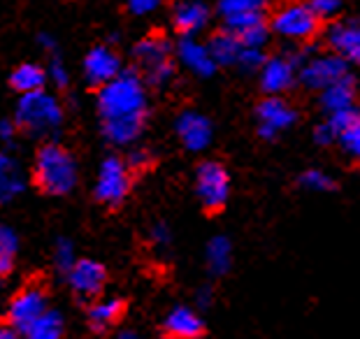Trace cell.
<instances>
[{
	"label": "cell",
	"mask_w": 360,
	"mask_h": 339,
	"mask_svg": "<svg viewBox=\"0 0 360 339\" xmlns=\"http://www.w3.org/2000/svg\"><path fill=\"white\" fill-rule=\"evenodd\" d=\"M98 112L103 133L112 144H130L142 133L147 121V91L137 70L121 72L98 91Z\"/></svg>",
	"instance_id": "1"
},
{
	"label": "cell",
	"mask_w": 360,
	"mask_h": 339,
	"mask_svg": "<svg viewBox=\"0 0 360 339\" xmlns=\"http://www.w3.org/2000/svg\"><path fill=\"white\" fill-rule=\"evenodd\" d=\"M35 184L47 196H68L77 184V165L72 153L60 144L47 142L35 156Z\"/></svg>",
	"instance_id": "2"
},
{
	"label": "cell",
	"mask_w": 360,
	"mask_h": 339,
	"mask_svg": "<svg viewBox=\"0 0 360 339\" xmlns=\"http://www.w3.org/2000/svg\"><path fill=\"white\" fill-rule=\"evenodd\" d=\"M14 121H17L19 130H24V133L33 137H42L60 128V123H63V107L47 91H37V94L19 98Z\"/></svg>",
	"instance_id": "3"
},
{
	"label": "cell",
	"mask_w": 360,
	"mask_h": 339,
	"mask_svg": "<svg viewBox=\"0 0 360 339\" xmlns=\"http://www.w3.org/2000/svg\"><path fill=\"white\" fill-rule=\"evenodd\" d=\"M135 63L137 72L142 75V79L151 84V87H163L172 79L174 75V63H172V47L167 42L165 35L151 33L142 37L135 44Z\"/></svg>",
	"instance_id": "4"
},
{
	"label": "cell",
	"mask_w": 360,
	"mask_h": 339,
	"mask_svg": "<svg viewBox=\"0 0 360 339\" xmlns=\"http://www.w3.org/2000/svg\"><path fill=\"white\" fill-rule=\"evenodd\" d=\"M321 19L316 12L311 10L309 3H300V0H286L277 12L272 14V28L286 40L307 42L319 33Z\"/></svg>",
	"instance_id": "5"
},
{
	"label": "cell",
	"mask_w": 360,
	"mask_h": 339,
	"mask_svg": "<svg viewBox=\"0 0 360 339\" xmlns=\"http://www.w3.org/2000/svg\"><path fill=\"white\" fill-rule=\"evenodd\" d=\"M195 191L200 198L202 207L210 214H217L226 207L228 196H231V177H228L226 167L217 163V160H205L198 167L195 174Z\"/></svg>",
	"instance_id": "6"
},
{
	"label": "cell",
	"mask_w": 360,
	"mask_h": 339,
	"mask_svg": "<svg viewBox=\"0 0 360 339\" xmlns=\"http://www.w3.org/2000/svg\"><path fill=\"white\" fill-rule=\"evenodd\" d=\"M130 172L133 170L128 167L126 160H121L117 156L105 158L96 179L98 203H103L105 207H119L124 203L130 191Z\"/></svg>",
	"instance_id": "7"
},
{
	"label": "cell",
	"mask_w": 360,
	"mask_h": 339,
	"mask_svg": "<svg viewBox=\"0 0 360 339\" xmlns=\"http://www.w3.org/2000/svg\"><path fill=\"white\" fill-rule=\"evenodd\" d=\"M47 293L40 286H26L12 298L10 307H7V326L17 328L19 333H24L30 328L40 316L47 312Z\"/></svg>",
	"instance_id": "8"
},
{
	"label": "cell",
	"mask_w": 360,
	"mask_h": 339,
	"mask_svg": "<svg viewBox=\"0 0 360 339\" xmlns=\"http://www.w3.org/2000/svg\"><path fill=\"white\" fill-rule=\"evenodd\" d=\"M297 77H300V82L307 89L326 91L328 87H333V84L344 79V77H349V63L340 53H333V56H316L300 68V75Z\"/></svg>",
	"instance_id": "9"
},
{
	"label": "cell",
	"mask_w": 360,
	"mask_h": 339,
	"mask_svg": "<svg viewBox=\"0 0 360 339\" xmlns=\"http://www.w3.org/2000/svg\"><path fill=\"white\" fill-rule=\"evenodd\" d=\"M121 72H124L121 70V58L112 47H103L101 44V47L91 49L86 58H84V75H86L91 87L103 89L105 84L117 79Z\"/></svg>",
	"instance_id": "10"
},
{
	"label": "cell",
	"mask_w": 360,
	"mask_h": 339,
	"mask_svg": "<svg viewBox=\"0 0 360 339\" xmlns=\"http://www.w3.org/2000/svg\"><path fill=\"white\" fill-rule=\"evenodd\" d=\"M258 133L260 137L270 140L277 133H281L283 128H288L290 123H295L297 112L290 105L283 103L281 98H265L263 103L258 105Z\"/></svg>",
	"instance_id": "11"
},
{
	"label": "cell",
	"mask_w": 360,
	"mask_h": 339,
	"mask_svg": "<svg viewBox=\"0 0 360 339\" xmlns=\"http://www.w3.org/2000/svg\"><path fill=\"white\" fill-rule=\"evenodd\" d=\"M72 290L82 298H96L105 288L107 269L98 260H77L75 267L68 272Z\"/></svg>",
	"instance_id": "12"
},
{
	"label": "cell",
	"mask_w": 360,
	"mask_h": 339,
	"mask_svg": "<svg viewBox=\"0 0 360 339\" xmlns=\"http://www.w3.org/2000/svg\"><path fill=\"white\" fill-rule=\"evenodd\" d=\"M207 21H210V10L202 0H179L174 5L172 24L181 37H193L195 33H200Z\"/></svg>",
	"instance_id": "13"
},
{
	"label": "cell",
	"mask_w": 360,
	"mask_h": 339,
	"mask_svg": "<svg viewBox=\"0 0 360 339\" xmlns=\"http://www.w3.org/2000/svg\"><path fill=\"white\" fill-rule=\"evenodd\" d=\"M177 135L191 151H200L212 142V123L198 112H181L177 119Z\"/></svg>",
	"instance_id": "14"
},
{
	"label": "cell",
	"mask_w": 360,
	"mask_h": 339,
	"mask_svg": "<svg viewBox=\"0 0 360 339\" xmlns=\"http://www.w3.org/2000/svg\"><path fill=\"white\" fill-rule=\"evenodd\" d=\"M163 333L167 339H200L205 335V323L188 307H174L165 316Z\"/></svg>",
	"instance_id": "15"
},
{
	"label": "cell",
	"mask_w": 360,
	"mask_h": 339,
	"mask_svg": "<svg viewBox=\"0 0 360 339\" xmlns=\"http://www.w3.org/2000/svg\"><path fill=\"white\" fill-rule=\"evenodd\" d=\"M295 82V63L288 58H270L260 70V89L267 96H279Z\"/></svg>",
	"instance_id": "16"
},
{
	"label": "cell",
	"mask_w": 360,
	"mask_h": 339,
	"mask_svg": "<svg viewBox=\"0 0 360 339\" xmlns=\"http://www.w3.org/2000/svg\"><path fill=\"white\" fill-rule=\"evenodd\" d=\"M177 56L198 77H212L217 70V60H214L210 47L200 44L195 37H181L177 44Z\"/></svg>",
	"instance_id": "17"
},
{
	"label": "cell",
	"mask_w": 360,
	"mask_h": 339,
	"mask_svg": "<svg viewBox=\"0 0 360 339\" xmlns=\"http://www.w3.org/2000/svg\"><path fill=\"white\" fill-rule=\"evenodd\" d=\"M330 44L342 58L360 65V21H344L330 28Z\"/></svg>",
	"instance_id": "18"
},
{
	"label": "cell",
	"mask_w": 360,
	"mask_h": 339,
	"mask_svg": "<svg viewBox=\"0 0 360 339\" xmlns=\"http://www.w3.org/2000/svg\"><path fill=\"white\" fill-rule=\"evenodd\" d=\"M24 186L26 177L19 160L7 156V153H0V205L17 198L24 191Z\"/></svg>",
	"instance_id": "19"
},
{
	"label": "cell",
	"mask_w": 360,
	"mask_h": 339,
	"mask_svg": "<svg viewBox=\"0 0 360 339\" xmlns=\"http://www.w3.org/2000/svg\"><path fill=\"white\" fill-rule=\"evenodd\" d=\"M126 314V302L119 298L103 300V302L91 305L89 309V326L96 333H107L110 328H114L121 321V316Z\"/></svg>",
	"instance_id": "20"
},
{
	"label": "cell",
	"mask_w": 360,
	"mask_h": 339,
	"mask_svg": "<svg viewBox=\"0 0 360 339\" xmlns=\"http://www.w3.org/2000/svg\"><path fill=\"white\" fill-rule=\"evenodd\" d=\"M354 100H356V84H354V77H344L333 87H328L326 91H321V105L328 114H335V112H344V110H351L354 107Z\"/></svg>",
	"instance_id": "21"
},
{
	"label": "cell",
	"mask_w": 360,
	"mask_h": 339,
	"mask_svg": "<svg viewBox=\"0 0 360 339\" xmlns=\"http://www.w3.org/2000/svg\"><path fill=\"white\" fill-rule=\"evenodd\" d=\"M12 89L21 96L28 94H37V91H44V84H47V72L42 70L40 65L35 63H21L17 70L10 77Z\"/></svg>",
	"instance_id": "22"
},
{
	"label": "cell",
	"mask_w": 360,
	"mask_h": 339,
	"mask_svg": "<svg viewBox=\"0 0 360 339\" xmlns=\"http://www.w3.org/2000/svg\"><path fill=\"white\" fill-rule=\"evenodd\" d=\"M210 51H212V56L214 60H217V65H233L237 63V58H240V53H242V42H240V37L233 35L231 30H221V33H217L210 40Z\"/></svg>",
	"instance_id": "23"
},
{
	"label": "cell",
	"mask_w": 360,
	"mask_h": 339,
	"mask_svg": "<svg viewBox=\"0 0 360 339\" xmlns=\"http://www.w3.org/2000/svg\"><path fill=\"white\" fill-rule=\"evenodd\" d=\"M63 314L56 309H47L21 335H24V339H63Z\"/></svg>",
	"instance_id": "24"
},
{
	"label": "cell",
	"mask_w": 360,
	"mask_h": 339,
	"mask_svg": "<svg viewBox=\"0 0 360 339\" xmlns=\"http://www.w3.org/2000/svg\"><path fill=\"white\" fill-rule=\"evenodd\" d=\"M19 251V237L12 228L0 226V276H7L12 272L14 260Z\"/></svg>",
	"instance_id": "25"
},
{
	"label": "cell",
	"mask_w": 360,
	"mask_h": 339,
	"mask_svg": "<svg viewBox=\"0 0 360 339\" xmlns=\"http://www.w3.org/2000/svg\"><path fill=\"white\" fill-rule=\"evenodd\" d=\"M231 256H233V249L226 237H214L210 246H207V263H210V269L214 274L226 272L228 265H231Z\"/></svg>",
	"instance_id": "26"
},
{
	"label": "cell",
	"mask_w": 360,
	"mask_h": 339,
	"mask_svg": "<svg viewBox=\"0 0 360 339\" xmlns=\"http://www.w3.org/2000/svg\"><path fill=\"white\" fill-rule=\"evenodd\" d=\"M221 17H242V14H263L265 0H221L219 3Z\"/></svg>",
	"instance_id": "27"
},
{
	"label": "cell",
	"mask_w": 360,
	"mask_h": 339,
	"mask_svg": "<svg viewBox=\"0 0 360 339\" xmlns=\"http://www.w3.org/2000/svg\"><path fill=\"white\" fill-rule=\"evenodd\" d=\"M360 112L356 110V107H351V110H344V112H335V114H328V126H330L335 130L337 140L347 133V130L354 126V123L358 121Z\"/></svg>",
	"instance_id": "28"
},
{
	"label": "cell",
	"mask_w": 360,
	"mask_h": 339,
	"mask_svg": "<svg viewBox=\"0 0 360 339\" xmlns=\"http://www.w3.org/2000/svg\"><path fill=\"white\" fill-rule=\"evenodd\" d=\"M53 263H56V267L60 269V272H70V269L75 267V251H72V242L68 240H58L56 242V249H53Z\"/></svg>",
	"instance_id": "29"
},
{
	"label": "cell",
	"mask_w": 360,
	"mask_h": 339,
	"mask_svg": "<svg viewBox=\"0 0 360 339\" xmlns=\"http://www.w3.org/2000/svg\"><path fill=\"white\" fill-rule=\"evenodd\" d=\"M260 21H265V14H242V17H228L224 19V28L231 30L233 35H242L244 30L254 28Z\"/></svg>",
	"instance_id": "30"
},
{
	"label": "cell",
	"mask_w": 360,
	"mask_h": 339,
	"mask_svg": "<svg viewBox=\"0 0 360 339\" xmlns=\"http://www.w3.org/2000/svg\"><path fill=\"white\" fill-rule=\"evenodd\" d=\"M265 53L263 49H251V47H244L240 58H237V65L242 68L244 72H256V70H263L265 65Z\"/></svg>",
	"instance_id": "31"
},
{
	"label": "cell",
	"mask_w": 360,
	"mask_h": 339,
	"mask_svg": "<svg viewBox=\"0 0 360 339\" xmlns=\"http://www.w3.org/2000/svg\"><path fill=\"white\" fill-rule=\"evenodd\" d=\"M300 184L307 191H333L335 188V181L326 172H321V170H309V172H304L300 177Z\"/></svg>",
	"instance_id": "32"
},
{
	"label": "cell",
	"mask_w": 360,
	"mask_h": 339,
	"mask_svg": "<svg viewBox=\"0 0 360 339\" xmlns=\"http://www.w3.org/2000/svg\"><path fill=\"white\" fill-rule=\"evenodd\" d=\"M340 142L344 146V151H347L351 158L360 160V117H358V121L354 123V126H351L347 133L340 137Z\"/></svg>",
	"instance_id": "33"
},
{
	"label": "cell",
	"mask_w": 360,
	"mask_h": 339,
	"mask_svg": "<svg viewBox=\"0 0 360 339\" xmlns=\"http://www.w3.org/2000/svg\"><path fill=\"white\" fill-rule=\"evenodd\" d=\"M309 7L316 12V17L323 21V19H333L335 14L342 10V0H311Z\"/></svg>",
	"instance_id": "34"
},
{
	"label": "cell",
	"mask_w": 360,
	"mask_h": 339,
	"mask_svg": "<svg viewBox=\"0 0 360 339\" xmlns=\"http://www.w3.org/2000/svg\"><path fill=\"white\" fill-rule=\"evenodd\" d=\"M49 77H51V82L56 84L58 89H65V87H68V70H65L63 60L58 58V53H53V56H51Z\"/></svg>",
	"instance_id": "35"
},
{
	"label": "cell",
	"mask_w": 360,
	"mask_h": 339,
	"mask_svg": "<svg viewBox=\"0 0 360 339\" xmlns=\"http://www.w3.org/2000/svg\"><path fill=\"white\" fill-rule=\"evenodd\" d=\"M160 5V0H126V7L130 14L135 17H144V14H151Z\"/></svg>",
	"instance_id": "36"
},
{
	"label": "cell",
	"mask_w": 360,
	"mask_h": 339,
	"mask_svg": "<svg viewBox=\"0 0 360 339\" xmlns=\"http://www.w3.org/2000/svg\"><path fill=\"white\" fill-rule=\"evenodd\" d=\"M17 121L12 119H0V140L3 142H14V137H17Z\"/></svg>",
	"instance_id": "37"
},
{
	"label": "cell",
	"mask_w": 360,
	"mask_h": 339,
	"mask_svg": "<svg viewBox=\"0 0 360 339\" xmlns=\"http://www.w3.org/2000/svg\"><path fill=\"white\" fill-rule=\"evenodd\" d=\"M128 167L130 170H142V167H147V163H149V153L147 151H133L128 156Z\"/></svg>",
	"instance_id": "38"
},
{
	"label": "cell",
	"mask_w": 360,
	"mask_h": 339,
	"mask_svg": "<svg viewBox=\"0 0 360 339\" xmlns=\"http://www.w3.org/2000/svg\"><path fill=\"white\" fill-rule=\"evenodd\" d=\"M335 140H337V135H335V130L328 126V121L321 123V126L316 128V142L319 144H330Z\"/></svg>",
	"instance_id": "39"
},
{
	"label": "cell",
	"mask_w": 360,
	"mask_h": 339,
	"mask_svg": "<svg viewBox=\"0 0 360 339\" xmlns=\"http://www.w3.org/2000/svg\"><path fill=\"white\" fill-rule=\"evenodd\" d=\"M0 339H24V335H21L17 328L3 326V328H0Z\"/></svg>",
	"instance_id": "40"
},
{
	"label": "cell",
	"mask_w": 360,
	"mask_h": 339,
	"mask_svg": "<svg viewBox=\"0 0 360 339\" xmlns=\"http://www.w3.org/2000/svg\"><path fill=\"white\" fill-rule=\"evenodd\" d=\"M154 240L156 242H167V240H170V233H167L165 226H156L154 228Z\"/></svg>",
	"instance_id": "41"
},
{
	"label": "cell",
	"mask_w": 360,
	"mask_h": 339,
	"mask_svg": "<svg viewBox=\"0 0 360 339\" xmlns=\"http://www.w3.org/2000/svg\"><path fill=\"white\" fill-rule=\"evenodd\" d=\"M117 339H142L137 333H130V330H126V333H119V337Z\"/></svg>",
	"instance_id": "42"
}]
</instances>
